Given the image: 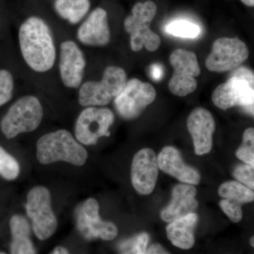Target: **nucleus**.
I'll return each instance as SVG.
<instances>
[{
    "mask_svg": "<svg viewBox=\"0 0 254 254\" xmlns=\"http://www.w3.org/2000/svg\"><path fill=\"white\" fill-rule=\"evenodd\" d=\"M18 39L23 59L33 71L46 72L54 66V40L49 26L42 18H27L20 27Z\"/></svg>",
    "mask_w": 254,
    "mask_h": 254,
    "instance_id": "f257e3e1",
    "label": "nucleus"
},
{
    "mask_svg": "<svg viewBox=\"0 0 254 254\" xmlns=\"http://www.w3.org/2000/svg\"><path fill=\"white\" fill-rule=\"evenodd\" d=\"M37 158L43 165L65 161L76 166L84 165L88 158L86 150L66 130L44 135L37 143Z\"/></svg>",
    "mask_w": 254,
    "mask_h": 254,
    "instance_id": "f03ea898",
    "label": "nucleus"
},
{
    "mask_svg": "<svg viewBox=\"0 0 254 254\" xmlns=\"http://www.w3.org/2000/svg\"><path fill=\"white\" fill-rule=\"evenodd\" d=\"M233 76L219 85L212 95L215 106L226 110L232 107L247 108L254 114V73L249 68L238 67Z\"/></svg>",
    "mask_w": 254,
    "mask_h": 254,
    "instance_id": "7ed1b4c3",
    "label": "nucleus"
},
{
    "mask_svg": "<svg viewBox=\"0 0 254 254\" xmlns=\"http://www.w3.org/2000/svg\"><path fill=\"white\" fill-rule=\"evenodd\" d=\"M127 82L126 72L123 68L108 66L100 81H87L82 85L78 102L83 107L104 106L123 91Z\"/></svg>",
    "mask_w": 254,
    "mask_h": 254,
    "instance_id": "20e7f679",
    "label": "nucleus"
},
{
    "mask_svg": "<svg viewBox=\"0 0 254 254\" xmlns=\"http://www.w3.org/2000/svg\"><path fill=\"white\" fill-rule=\"evenodd\" d=\"M157 13V6L153 1L138 2L133 6L131 15L125 18V28L131 35V47L138 52L143 47L149 52L158 49L161 40L150 29V26Z\"/></svg>",
    "mask_w": 254,
    "mask_h": 254,
    "instance_id": "39448f33",
    "label": "nucleus"
},
{
    "mask_svg": "<svg viewBox=\"0 0 254 254\" xmlns=\"http://www.w3.org/2000/svg\"><path fill=\"white\" fill-rule=\"evenodd\" d=\"M43 116V108L36 97H23L11 105L1 120V131L6 138H12L20 133L34 131L41 125Z\"/></svg>",
    "mask_w": 254,
    "mask_h": 254,
    "instance_id": "423d86ee",
    "label": "nucleus"
},
{
    "mask_svg": "<svg viewBox=\"0 0 254 254\" xmlns=\"http://www.w3.org/2000/svg\"><path fill=\"white\" fill-rule=\"evenodd\" d=\"M26 211L39 240L50 238L56 231L58 220L51 207V196L46 187H36L28 193Z\"/></svg>",
    "mask_w": 254,
    "mask_h": 254,
    "instance_id": "0eeeda50",
    "label": "nucleus"
},
{
    "mask_svg": "<svg viewBox=\"0 0 254 254\" xmlns=\"http://www.w3.org/2000/svg\"><path fill=\"white\" fill-rule=\"evenodd\" d=\"M170 63L174 68L169 89L177 96L185 97L196 89L195 78L200 73L196 55L193 52L177 49L172 53Z\"/></svg>",
    "mask_w": 254,
    "mask_h": 254,
    "instance_id": "6e6552de",
    "label": "nucleus"
},
{
    "mask_svg": "<svg viewBox=\"0 0 254 254\" xmlns=\"http://www.w3.org/2000/svg\"><path fill=\"white\" fill-rule=\"evenodd\" d=\"M156 98L154 87L137 78L127 81L123 91L115 98L119 115L125 120L138 118Z\"/></svg>",
    "mask_w": 254,
    "mask_h": 254,
    "instance_id": "1a4fd4ad",
    "label": "nucleus"
},
{
    "mask_svg": "<svg viewBox=\"0 0 254 254\" xmlns=\"http://www.w3.org/2000/svg\"><path fill=\"white\" fill-rule=\"evenodd\" d=\"M247 45L238 38H221L214 42L211 53L205 60V66L213 72L232 71L248 59Z\"/></svg>",
    "mask_w": 254,
    "mask_h": 254,
    "instance_id": "9d476101",
    "label": "nucleus"
},
{
    "mask_svg": "<svg viewBox=\"0 0 254 254\" xmlns=\"http://www.w3.org/2000/svg\"><path fill=\"white\" fill-rule=\"evenodd\" d=\"M114 121L115 115L108 108L88 107L81 112L76 121V138L83 144H95L101 137L110 136L109 128Z\"/></svg>",
    "mask_w": 254,
    "mask_h": 254,
    "instance_id": "9b49d317",
    "label": "nucleus"
},
{
    "mask_svg": "<svg viewBox=\"0 0 254 254\" xmlns=\"http://www.w3.org/2000/svg\"><path fill=\"white\" fill-rule=\"evenodd\" d=\"M76 218L78 230L87 240L101 239L110 241L118 235V228L115 224L100 218L99 205L94 198L86 200L78 207Z\"/></svg>",
    "mask_w": 254,
    "mask_h": 254,
    "instance_id": "f8f14e48",
    "label": "nucleus"
},
{
    "mask_svg": "<svg viewBox=\"0 0 254 254\" xmlns=\"http://www.w3.org/2000/svg\"><path fill=\"white\" fill-rule=\"evenodd\" d=\"M159 174L158 159L150 148L140 150L133 157L131 179L133 188L142 195H148L154 190Z\"/></svg>",
    "mask_w": 254,
    "mask_h": 254,
    "instance_id": "ddd939ff",
    "label": "nucleus"
},
{
    "mask_svg": "<svg viewBox=\"0 0 254 254\" xmlns=\"http://www.w3.org/2000/svg\"><path fill=\"white\" fill-rule=\"evenodd\" d=\"M86 60L74 42H63L60 46V72L65 86L76 88L81 85L86 67Z\"/></svg>",
    "mask_w": 254,
    "mask_h": 254,
    "instance_id": "4468645a",
    "label": "nucleus"
},
{
    "mask_svg": "<svg viewBox=\"0 0 254 254\" xmlns=\"http://www.w3.org/2000/svg\"><path fill=\"white\" fill-rule=\"evenodd\" d=\"M187 128L193 138L195 154H208L213 147V135L215 122L208 110L197 108L187 120Z\"/></svg>",
    "mask_w": 254,
    "mask_h": 254,
    "instance_id": "2eb2a0df",
    "label": "nucleus"
},
{
    "mask_svg": "<svg viewBox=\"0 0 254 254\" xmlns=\"http://www.w3.org/2000/svg\"><path fill=\"white\" fill-rule=\"evenodd\" d=\"M158 168L164 173L188 185H197L200 181L199 173L186 165L180 151L173 146H166L158 156Z\"/></svg>",
    "mask_w": 254,
    "mask_h": 254,
    "instance_id": "dca6fc26",
    "label": "nucleus"
},
{
    "mask_svg": "<svg viewBox=\"0 0 254 254\" xmlns=\"http://www.w3.org/2000/svg\"><path fill=\"white\" fill-rule=\"evenodd\" d=\"M77 37L79 41L86 46H106L110 40L107 11L102 8L93 10L78 28Z\"/></svg>",
    "mask_w": 254,
    "mask_h": 254,
    "instance_id": "f3484780",
    "label": "nucleus"
},
{
    "mask_svg": "<svg viewBox=\"0 0 254 254\" xmlns=\"http://www.w3.org/2000/svg\"><path fill=\"white\" fill-rule=\"evenodd\" d=\"M196 193L195 187L188 184L174 187L171 201L160 212L162 220L170 222L193 213L198 205L195 199Z\"/></svg>",
    "mask_w": 254,
    "mask_h": 254,
    "instance_id": "a211bd4d",
    "label": "nucleus"
},
{
    "mask_svg": "<svg viewBox=\"0 0 254 254\" xmlns=\"http://www.w3.org/2000/svg\"><path fill=\"white\" fill-rule=\"evenodd\" d=\"M198 219L196 214L191 213L170 222L166 227L167 236L174 246L182 250H190L193 247Z\"/></svg>",
    "mask_w": 254,
    "mask_h": 254,
    "instance_id": "6ab92c4d",
    "label": "nucleus"
},
{
    "mask_svg": "<svg viewBox=\"0 0 254 254\" xmlns=\"http://www.w3.org/2000/svg\"><path fill=\"white\" fill-rule=\"evenodd\" d=\"M12 242L11 254H33L36 250L30 239V225L26 218L21 215H14L10 220Z\"/></svg>",
    "mask_w": 254,
    "mask_h": 254,
    "instance_id": "aec40b11",
    "label": "nucleus"
},
{
    "mask_svg": "<svg viewBox=\"0 0 254 254\" xmlns=\"http://www.w3.org/2000/svg\"><path fill=\"white\" fill-rule=\"evenodd\" d=\"M91 6L89 0H56L55 8L64 19L76 24L84 17Z\"/></svg>",
    "mask_w": 254,
    "mask_h": 254,
    "instance_id": "412c9836",
    "label": "nucleus"
},
{
    "mask_svg": "<svg viewBox=\"0 0 254 254\" xmlns=\"http://www.w3.org/2000/svg\"><path fill=\"white\" fill-rule=\"evenodd\" d=\"M218 193L222 198L240 203H251L254 200V190L236 181L222 184L219 187Z\"/></svg>",
    "mask_w": 254,
    "mask_h": 254,
    "instance_id": "4be33fe9",
    "label": "nucleus"
},
{
    "mask_svg": "<svg viewBox=\"0 0 254 254\" xmlns=\"http://www.w3.org/2000/svg\"><path fill=\"white\" fill-rule=\"evenodd\" d=\"M165 30L172 36L191 39L198 38L201 33L199 25L187 19L174 20L166 25Z\"/></svg>",
    "mask_w": 254,
    "mask_h": 254,
    "instance_id": "5701e85b",
    "label": "nucleus"
},
{
    "mask_svg": "<svg viewBox=\"0 0 254 254\" xmlns=\"http://www.w3.org/2000/svg\"><path fill=\"white\" fill-rule=\"evenodd\" d=\"M148 242L149 235L146 232H142L129 240L124 241L119 246V249L123 254H145Z\"/></svg>",
    "mask_w": 254,
    "mask_h": 254,
    "instance_id": "b1692460",
    "label": "nucleus"
},
{
    "mask_svg": "<svg viewBox=\"0 0 254 254\" xmlns=\"http://www.w3.org/2000/svg\"><path fill=\"white\" fill-rule=\"evenodd\" d=\"M17 160L0 146V175L7 180H14L19 175Z\"/></svg>",
    "mask_w": 254,
    "mask_h": 254,
    "instance_id": "393cba45",
    "label": "nucleus"
},
{
    "mask_svg": "<svg viewBox=\"0 0 254 254\" xmlns=\"http://www.w3.org/2000/svg\"><path fill=\"white\" fill-rule=\"evenodd\" d=\"M236 156L245 163L254 165V129L247 128L243 135V142L237 149Z\"/></svg>",
    "mask_w": 254,
    "mask_h": 254,
    "instance_id": "a878e982",
    "label": "nucleus"
},
{
    "mask_svg": "<svg viewBox=\"0 0 254 254\" xmlns=\"http://www.w3.org/2000/svg\"><path fill=\"white\" fill-rule=\"evenodd\" d=\"M14 90V78L9 71L0 70V106L9 102Z\"/></svg>",
    "mask_w": 254,
    "mask_h": 254,
    "instance_id": "bb28decb",
    "label": "nucleus"
},
{
    "mask_svg": "<svg viewBox=\"0 0 254 254\" xmlns=\"http://www.w3.org/2000/svg\"><path fill=\"white\" fill-rule=\"evenodd\" d=\"M234 176L241 183L249 187L251 190L254 189V165L245 163L238 165L234 170Z\"/></svg>",
    "mask_w": 254,
    "mask_h": 254,
    "instance_id": "cd10ccee",
    "label": "nucleus"
},
{
    "mask_svg": "<svg viewBox=\"0 0 254 254\" xmlns=\"http://www.w3.org/2000/svg\"><path fill=\"white\" fill-rule=\"evenodd\" d=\"M240 204L241 203L238 202L226 199V198H223L220 202V206L222 211L226 214L227 216L230 218L231 221L235 222V223L240 222L243 216Z\"/></svg>",
    "mask_w": 254,
    "mask_h": 254,
    "instance_id": "c85d7f7f",
    "label": "nucleus"
},
{
    "mask_svg": "<svg viewBox=\"0 0 254 254\" xmlns=\"http://www.w3.org/2000/svg\"><path fill=\"white\" fill-rule=\"evenodd\" d=\"M150 73H151V76L153 79L159 81V80L161 79L162 76H163V68L160 64H155L152 65L151 67H150Z\"/></svg>",
    "mask_w": 254,
    "mask_h": 254,
    "instance_id": "c756f323",
    "label": "nucleus"
},
{
    "mask_svg": "<svg viewBox=\"0 0 254 254\" xmlns=\"http://www.w3.org/2000/svg\"><path fill=\"white\" fill-rule=\"evenodd\" d=\"M145 254H169L165 249L160 245H153L145 251Z\"/></svg>",
    "mask_w": 254,
    "mask_h": 254,
    "instance_id": "7c9ffc66",
    "label": "nucleus"
},
{
    "mask_svg": "<svg viewBox=\"0 0 254 254\" xmlns=\"http://www.w3.org/2000/svg\"><path fill=\"white\" fill-rule=\"evenodd\" d=\"M53 254H68V251L66 248L63 247H58L55 248L53 252H52Z\"/></svg>",
    "mask_w": 254,
    "mask_h": 254,
    "instance_id": "2f4dec72",
    "label": "nucleus"
},
{
    "mask_svg": "<svg viewBox=\"0 0 254 254\" xmlns=\"http://www.w3.org/2000/svg\"><path fill=\"white\" fill-rule=\"evenodd\" d=\"M242 2L245 5L248 6H254V0H241Z\"/></svg>",
    "mask_w": 254,
    "mask_h": 254,
    "instance_id": "473e14b6",
    "label": "nucleus"
},
{
    "mask_svg": "<svg viewBox=\"0 0 254 254\" xmlns=\"http://www.w3.org/2000/svg\"><path fill=\"white\" fill-rule=\"evenodd\" d=\"M250 245L252 247H254V237H252V238L250 239Z\"/></svg>",
    "mask_w": 254,
    "mask_h": 254,
    "instance_id": "72a5a7b5",
    "label": "nucleus"
}]
</instances>
